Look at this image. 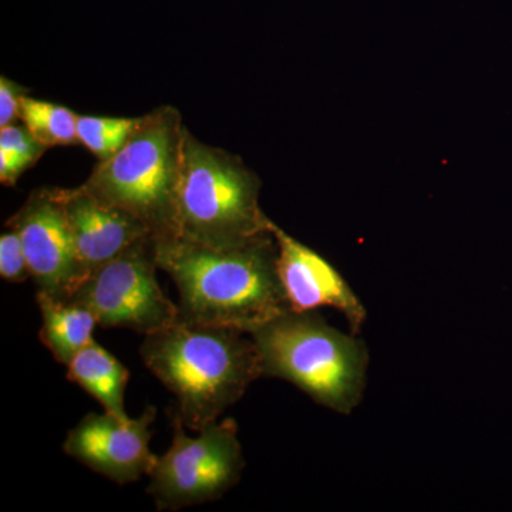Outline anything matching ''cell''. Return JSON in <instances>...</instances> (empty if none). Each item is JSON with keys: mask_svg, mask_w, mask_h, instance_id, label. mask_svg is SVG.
Returning a JSON list of instances; mask_svg holds the SVG:
<instances>
[{"mask_svg": "<svg viewBox=\"0 0 512 512\" xmlns=\"http://www.w3.org/2000/svg\"><path fill=\"white\" fill-rule=\"evenodd\" d=\"M158 269L180 293V319L254 333L291 311L278 275L274 234L229 248L174 237L154 239Z\"/></svg>", "mask_w": 512, "mask_h": 512, "instance_id": "1", "label": "cell"}, {"mask_svg": "<svg viewBox=\"0 0 512 512\" xmlns=\"http://www.w3.org/2000/svg\"><path fill=\"white\" fill-rule=\"evenodd\" d=\"M141 359L174 394L187 429L200 431L239 402L262 377L261 356L248 333L178 318L144 338Z\"/></svg>", "mask_w": 512, "mask_h": 512, "instance_id": "2", "label": "cell"}, {"mask_svg": "<svg viewBox=\"0 0 512 512\" xmlns=\"http://www.w3.org/2000/svg\"><path fill=\"white\" fill-rule=\"evenodd\" d=\"M258 177L234 154L184 128L175 200V237L210 248L245 244L271 232L259 207Z\"/></svg>", "mask_w": 512, "mask_h": 512, "instance_id": "3", "label": "cell"}, {"mask_svg": "<svg viewBox=\"0 0 512 512\" xmlns=\"http://www.w3.org/2000/svg\"><path fill=\"white\" fill-rule=\"evenodd\" d=\"M262 375L295 384L320 406L350 414L362 400L369 355L365 342L313 312L288 311L251 333Z\"/></svg>", "mask_w": 512, "mask_h": 512, "instance_id": "4", "label": "cell"}, {"mask_svg": "<svg viewBox=\"0 0 512 512\" xmlns=\"http://www.w3.org/2000/svg\"><path fill=\"white\" fill-rule=\"evenodd\" d=\"M184 128L171 106L138 117L124 146L100 161L80 187L136 217L154 239L175 237Z\"/></svg>", "mask_w": 512, "mask_h": 512, "instance_id": "5", "label": "cell"}, {"mask_svg": "<svg viewBox=\"0 0 512 512\" xmlns=\"http://www.w3.org/2000/svg\"><path fill=\"white\" fill-rule=\"evenodd\" d=\"M173 443L157 458L148 494L158 511H178L220 500L241 480L245 458L234 419L214 421L185 434L183 421L173 414Z\"/></svg>", "mask_w": 512, "mask_h": 512, "instance_id": "6", "label": "cell"}, {"mask_svg": "<svg viewBox=\"0 0 512 512\" xmlns=\"http://www.w3.org/2000/svg\"><path fill=\"white\" fill-rule=\"evenodd\" d=\"M153 237L141 239L94 269L69 302L84 306L101 328H124L143 336L160 332L180 318L157 281Z\"/></svg>", "mask_w": 512, "mask_h": 512, "instance_id": "7", "label": "cell"}, {"mask_svg": "<svg viewBox=\"0 0 512 512\" xmlns=\"http://www.w3.org/2000/svg\"><path fill=\"white\" fill-rule=\"evenodd\" d=\"M6 228L19 232L37 289L69 302L87 274L77 259L60 188L33 191Z\"/></svg>", "mask_w": 512, "mask_h": 512, "instance_id": "8", "label": "cell"}, {"mask_svg": "<svg viewBox=\"0 0 512 512\" xmlns=\"http://www.w3.org/2000/svg\"><path fill=\"white\" fill-rule=\"evenodd\" d=\"M156 416L153 406L138 419L89 413L69 431L63 451L116 484L134 483L144 474L150 476L157 463L158 456L150 450Z\"/></svg>", "mask_w": 512, "mask_h": 512, "instance_id": "9", "label": "cell"}, {"mask_svg": "<svg viewBox=\"0 0 512 512\" xmlns=\"http://www.w3.org/2000/svg\"><path fill=\"white\" fill-rule=\"evenodd\" d=\"M271 232L278 247L279 279L291 311L333 308L345 315L353 332L359 333L367 312L338 269L274 222H271Z\"/></svg>", "mask_w": 512, "mask_h": 512, "instance_id": "10", "label": "cell"}, {"mask_svg": "<svg viewBox=\"0 0 512 512\" xmlns=\"http://www.w3.org/2000/svg\"><path fill=\"white\" fill-rule=\"evenodd\" d=\"M77 259L87 276L141 239L150 229L119 207L93 197L82 187L60 188Z\"/></svg>", "mask_w": 512, "mask_h": 512, "instance_id": "11", "label": "cell"}, {"mask_svg": "<svg viewBox=\"0 0 512 512\" xmlns=\"http://www.w3.org/2000/svg\"><path fill=\"white\" fill-rule=\"evenodd\" d=\"M66 367L67 379L93 396L103 406L104 412L123 420L130 419L124 407V392L130 373L116 356L93 340Z\"/></svg>", "mask_w": 512, "mask_h": 512, "instance_id": "12", "label": "cell"}, {"mask_svg": "<svg viewBox=\"0 0 512 512\" xmlns=\"http://www.w3.org/2000/svg\"><path fill=\"white\" fill-rule=\"evenodd\" d=\"M37 306L42 315L39 339L50 350L57 362L67 366L77 353L93 342L96 316L84 306L73 302L57 301L37 291Z\"/></svg>", "mask_w": 512, "mask_h": 512, "instance_id": "13", "label": "cell"}, {"mask_svg": "<svg viewBox=\"0 0 512 512\" xmlns=\"http://www.w3.org/2000/svg\"><path fill=\"white\" fill-rule=\"evenodd\" d=\"M77 119L79 114L67 107L29 96L23 97L20 106L19 120L46 147L79 143Z\"/></svg>", "mask_w": 512, "mask_h": 512, "instance_id": "14", "label": "cell"}, {"mask_svg": "<svg viewBox=\"0 0 512 512\" xmlns=\"http://www.w3.org/2000/svg\"><path fill=\"white\" fill-rule=\"evenodd\" d=\"M137 119L79 116L77 119L79 143L92 151L100 161L107 160L124 146L136 127Z\"/></svg>", "mask_w": 512, "mask_h": 512, "instance_id": "15", "label": "cell"}, {"mask_svg": "<svg viewBox=\"0 0 512 512\" xmlns=\"http://www.w3.org/2000/svg\"><path fill=\"white\" fill-rule=\"evenodd\" d=\"M0 276L3 281L20 284L30 276L28 258L16 229L8 228L0 237Z\"/></svg>", "mask_w": 512, "mask_h": 512, "instance_id": "16", "label": "cell"}, {"mask_svg": "<svg viewBox=\"0 0 512 512\" xmlns=\"http://www.w3.org/2000/svg\"><path fill=\"white\" fill-rule=\"evenodd\" d=\"M0 148L10 151L29 168L39 161L47 147L33 136L25 124L13 123L0 128Z\"/></svg>", "mask_w": 512, "mask_h": 512, "instance_id": "17", "label": "cell"}, {"mask_svg": "<svg viewBox=\"0 0 512 512\" xmlns=\"http://www.w3.org/2000/svg\"><path fill=\"white\" fill-rule=\"evenodd\" d=\"M25 96H28V89L8 77H0V128L10 126L19 119L20 106Z\"/></svg>", "mask_w": 512, "mask_h": 512, "instance_id": "18", "label": "cell"}]
</instances>
